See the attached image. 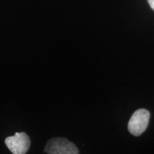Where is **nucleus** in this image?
<instances>
[{"mask_svg":"<svg viewBox=\"0 0 154 154\" xmlns=\"http://www.w3.org/2000/svg\"><path fill=\"white\" fill-rule=\"evenodd\" d=\"M148 2H149L150 7H151V9L154 10V0H148Z\"/></svg>","mask_w":154,"mask_h":154,"instance_id":"nucleus-4","label":"nucleus"},{"mask_svg":"<svg viewBox=\"0 0 154 154\" xmlns=\"http://www.w3.org/2000/svg\"><path fill=\"white\" fill-rule=\"evenodd\" d=\"M6 146L13 154H24L30 148V138L26 133H16L5 140Z\"/></svg>","mask_w":154,"mask_h":154,"instance_id":"nucleus-3","label":"nucleus"},{"mask_svg":"<svg viewBox=\"0 0 154 154\" xmlns=\"http://www.w3.org/2000/svg\"><path fill=\"white\" fill-rule=\"evenodd\" d=\"M44 151L50 154H78L79 153L76 145L64 138L50 139L46 145Z\"/></svg>","mask_w":154,"mask_h":154,"instance_id":"nucleus-2","label":"nucleus"},{"mask_svg":"<svg viewBox=\"0 0 154 154\" xmlns=\"http://www.w3.org/2000/svg\"><path fill=\"white\" fill-rule=\"evenodd\" d=\"M150 116V112L146 109H140L135 111L128 124V129L131 134L136 136L143 134L149 126Z\"/></svg>","mask_w":154,"mask_h":154,"instance_id":"nucleus-1","label":"nucleus"}]
</instances>
